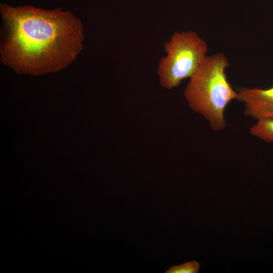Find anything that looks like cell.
<instances>
[{
  "mask_svg": "<svg viewBox=\"0 0 273 273\" xmlns=\"http://www.w3.org/2000/svg\"><path fill=\"white\" fill-rule=\"evenodd\" d=\"M0 11L1 60L18 73L60 71L83 49V25L69 12L6 4H1Z\"/></svg>",
  "mask_w": 273,
  "mask_h": 273,
  "instance_id": "cell-1",
  "label": "cell"
},
{
  "mask_svg": "<svg viewBox=\"0 0 273 273\" xmlns=\"http://www.w3.org/2000/svg\"><path fill=\"white\" fill-rule=\"evenodd\" d=\"M229 65L222 53L207 56L184 91L190 108L202 115L215 131L225 127V108L238 97L225 73Z\"/></svg>",
  "mask_w": 273,
  "mask_h": 273,
  "instance_id": "cell-2",
  "label": "cell"
},
{
  "mask_svg": "<svg viewBox=\"0 0 273 273\" xmlns=\"http://www.w3.org/2000/svg\"><path fill=\"white\" fill-rule=\"evenodd\" d=\"M167 55L159 63L157 73L161 85L170 89L190 78L207 57V46L195 32H177L164 45Z\"/></svg>",
  "mask_w": 273,
  "mask_h": 273,
  "instance_id": "cell-3",
  "label": "cell"
},
{
  "mask_svg": "<svg viewBox=\"0 0 273 273\" xmlns=\"http://www.w3.org/2000/svg\"><path fill=\"white\" fill-rule=\"evenodd\" d=\"M237 100L244 103L246 115L258 120L273 118V86L267 89L240 87Z\"/></svg>",
  "mask_w": 273,
  "mask_h": 273,
  "instance_id": "cell-4",
  "label": "cell"
},
{
  "mask_svg": "<svg viewBox=\"0 0 273 273\" xmlns=\"http://www.w3.org/2000/svg\"><path fill=\"white\" fill-rule=\"evenodd\" d=\"M251 134L267 143L273 142V118L257 120L250 128Z\"/></svg>",
  "mask_w": 273,
  "mask_h": 273,
  "instance_id": "cell-5",
  "label": "cell"
},
{
  "mask_svg": "<svg viewBox=\"0 0 273 273\" xmlns=\"http://www.w3.org/2000/svg\"><path fill=\"white\" fill-rule=\"evenodd\" d=\"M200 265L195 260L187 262L181 264L170 267L166 273H197Z\"/></svg>",
  "mask_w": 273,
  "mask_h": 273,
  "instance_id": "cell-6",
  "label": "cell"
}]
</instances>
